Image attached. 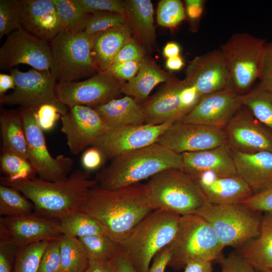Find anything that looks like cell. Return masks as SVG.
Here are the masks:
<instances>
[{"label":"cell","mask_w":272,"mask_h":272,"mask_svg":"<svg viewBox=\"0 0 272 272\" xmlns=\"http://www.w3.org/2000/svg\"><path fill=\"white\" fill-rule=\"evenodd\" d=\"M78 211L96 220L109 237L120 243L153 210L147 200L146 184L139 183L112 190L97 184Z\"/></svg>","instance_id":"obj_1"},{"label":"cell","mask_w":272,"mask_h":272,"mask_svg":"<svg viewBox=\"0 0 272 272\" xmlns=\"http://www.w3.org/2000/svg\"><path fill=\"white\" fill-rule=\"evenodd\" d=\"M1 184L14 188L33 204L34 213L46 218L58 220L78 210L88 191L97 184L89 172L76 169L62 180L49 181L35 177L10 180L1 177Z\"/></svg>","instance_id":"obj_2"},{"label":"cell","mask_w":272,"mask_h":272,"mask_svg":"<svg viewBox=\"0 0 272 272\" xmlns=\"http://www.w3.org/2000/svg\"><path fill=\"white\" fill-rule=\"evenodd\" d=\"M183 168L181 154L155 143L113 158L95 179L103 189H116L139 183L164 170Z\"/></svg>","instance_id":"obj_3"},{"label":"cell","mask_w":272,"mask_h":272,"mask_svg":"<svg viewBox=\"0 0 272 272\" xmlns=\"http://www.w3.org/2000/svg\"><path fill=\"white\" fill-rule=\"evenodd\" d=\"M180 216L153 210L119 243L137 272H147L155 256L169 245L177 233Z\"/></svg>","instance_id":"obj_4"},{"label":"cell","mask_w":272,"mask_h":272,"mask_svg":"<svg viewBox=\"0 0 272 272\" xmlns=\"http://www.w3.org/2000/svg\"><path fill=\"white\" fill-rule=\"evenodd\" d=\"M145 184L147 200L153 210L182 216L195 214L206 202L193 178L181 169L164 170Z\"/></svg>","instance_id":"obj_5"},{"label":"cell","mask_w":272,"mask_h":272,"mask_svg":"<svg viewBox=\"0 0 272 272\" xmlns=\"http://www.w3.org/2000/svg\"><path fill=\"white\" fill-rule=\"evenodd\" d=\"M168 266L175 270L192 261L218 260L224 249L211 225L195 214L180 216L177 233L169 245Z\"/></svg>","instance_id":"obj_6"},{"label":"cell","mask_w":272,"mask_h":272,"mask_svg":"<svg viewBox=\"0 0 272 272\" xmlns=\"http://www.w3.org/2000/svg\"><path fill=\"white\" fill-rule=\"evenodd\" d=\"M93 35L62 29L49 43L50 72L58 82H76L99 70L92 52Z\"/></svg>","instance_id":"obj_7"},{"label":"cell","mask_w":272,"mask_h":272,"mask_svg":"<svg viewBox=\"0 0 272 272\" xmlns=\"http://www.w3.org/2000/svg\"><path fill=\"white\" fill-rule=\"evenodd\" d=\"M242 203L214 205L206 202L195 214L207 221L221 244L236 248L257 237L262 217Z\"/></svg>","instance_id":"obj_8"},{"label":"cell","mask_w":272,"mask_h":272,"mask_svg":"<svg viewBox=\"0 0 272 272\" xmlns=\"http://www.w3.org/2000/svg\"><path fill=\"white\" fill-rule=\"evenodd\" d=\"M265 41L247 33H238L220 46L228 71L227 87L238 95L248 92L258 79Z\"/></svg>","instance_id":"obj_9"},{"label":"cell","mask_w":272,"mask_h":272,"mask_svg":"<svg viewBox=\"0 0 272 272\" xmlns=\"http://www.w3.org/2000/svg\"><path fill=\"white\" fill-rule=\"evenodd\" d=\"M26 138L28 161L39 178L49 181L66 179L71 173L73 160L63 154L53 157L50 154L43 130L37 125L33 110L20 107Z\"/></svg>","instance_id":"obj_10"},{"label":"cell","mask_w":272,"mask_h":272,"mask_svg":"<svg viewBox=\"0 0 272 272\" xmlns=\"http://www.w3.org/2000/svg\"><path fill=\"white\" fill-rule=\"evenodd\" d=\"M123 83L109 70L99 71L83 81L57 83L56 95L68 108L78 105L95 108L116 99L121 93Z\"/></svg>","instance_id":"obj_11"},{"label":"cell","mask_w":272,"mask_h":272,"mask_svg":"<svg viewBox=\"0 0 272 272\" xmlns=\"http://www.w3.org/2000/svg\"><path fill=\"white\" fill-rule=\"evenodd\" d=\"M10 73L15 80V88L0 97L1 104L35 109L45 104L60 102L56 95L57 83L50 71L32 68L23 72L14 68Z\"/></svg>","instance_id":"obj_12"},{"label":"cell","mask_w":272,"mask_h":272,"mask_svg":"<svg viewBox=\"0 0 272 272\" xmlns=\"http://www.w3.org/2000/svg\"><path fill=\"white\" fill-rule=\"evenodd\" d=\"M51 61L49 43L23 28L8 35L0 48V69L3 71H10L20 64L50 71Z\"/></svg>","instance_id":"obj_13"},{"label":"cell","mask_w":272,"mask_h":272,"mask_svg":"<svg viewBox=\"0 0 272 272\" xmlns=\"http://www.w3.org/2000/svg\"><path fill=\"white\" fill-rule=\"evenodd\" d=\"M172 124L144 123L106 129L92 146L99 149L105 160H111L122 154L157 143Z\"/></svg>","instance_id":"obj_14"},{"label":"cell","mask_w":272,"mask_h":272,"mask_svg":"<svg viewBox=\"0 0 272 272\" xmlns=\"http://www.w3.org/2000/svg\"><path fill=\"white\" fill-rule=\"evenodd\" d=\"M159 144L177 153L208 150L227 143L223 128L178 121L159 137Z\"/></svg>","instance_id":"obj_15"},{"label":"cell","mask_w":272,"mask_h":272,"mask_svg":"<svg viewBox=\"0 0 272 272\" xmlns=\"http://www.w3.org/2000/svg\"><path fill=\"white\" fill-rule=\"evenodd\" d=\"M232 151L253 154L272 152V131L241 106L224 128Z\"/></svg>","instance_id":"obj_16"},{"label":"cell","mask_w":272,"mask_h":272,"mask_svg":"<svg viewBox=\"0 0 272 272\" xmlns=\"http://www.w3.org/2000/svg\"><path fill=\"white\" fill-rule=\"evenodd\" d=\"M62 235L58 220L42 217L34 213L18 217L0 218V240H11L20 247L57 239Z\"/></svg>","instance_id":"obj_17"},{"label":"cell","mask_w":272,"mask_h":272,"mask_svg":"<svg viewBox=\"0 0 272 272\" xmlns=\"http://www.w3.org/2000/svg\"><path fill=\"white\" fill-rule=\"evenodd\" d=\"M185 81L171 76L165 86L142 105L146 123L161 124L181 120L192 109L184 98Z\"/></svg>","instance_id":"obj_18"},{"label":"cell","mask_w":272,"mask_h":272,"mask_svg":"<svg viewBox=\"0 0 272 272\" xmlns=\"http://www.w3.org/2000/svg\"><path fill=\"white\" fill-rule=\"evenodd\" d=\"M61 131L65 135L70 152L77 155L92 146L105 130L104 123L94 108L74 106L61 117Z\"/></svg>","instance_id":"obj_19"},{"label":"cell","mask_w":272,"mask_h":272,"mask_svg":"<svg viewBox=\"0 0 272 272\" xmlns=\"http://www.w3.org/2000/svg\"><path fill=\"white\" fill-rule=\"evenodd\" d=\"M241 106L239 95L226 87L202 96L179 121L224 128Z\"/></svg>","instance_id":"obj_20"},{"label":"cell","mask_w":272,"mask_h":272,"mask_svg":"<svg viewBox=\"0 0 272 272\" xmlns=\"http://www.w3.org/2000/svg\"><path fill=\"white\" fill-rule=\"evenodd\" d=\"M228 80L226 63L220 49L193 58L186 67L184 79L196 88L201 97L226 88Z\"/></svg>","instance_id":"obj_21"},{"label":"cell","mask_w":272,"mask_h":272,"mask_svg":"<svg viewBox=\"0 0 272 272\" xmlns=\"http://www.w3.org/2000/svg\"><path fill=\"white\" fill-rule=\"evenodd\" d=\"M189 174L197 184L208 203H239L253 194L249 186L239 175L223 177L208 172Z\"/></svg>","instance_id":"obj_22"},{"label":"cell","mask_w":272,"mask_h":272,"mask_svg":"<svg viewBox=\"0 0 272 272\" xmlns=\"http://www.w3.org/2000/svg\"><path fill=\"white\" fill-rule=\"evenodd\" d=\"M22 28L50 43L63 29L51 0H19Z\"/></svg>","instance_id":"obj_23"},{"label":"cell","mask_w":272,"mask_h":272,"mask_svg":"<svg viewBox=\"0 0 272 272\" xmlns=\"http://www.w3.org/2000/svg\"><path fill=\"white\" fill-rule=\"evenodd\" d=\"M183 164L182 170L190 174L211 173L217 176H238L232 151L227 144L214 148L181 154Z\"/></svg>","instance_id":"obj_24"},{"label":"cell","mask_w":272,"mask_h":272,"mask_svg":"<svg viewBox=\"0 0 272 272\" xmlns=\"http://www.w3.org/2000/svg\"><path fill=\"white\" fill-rule=\"evenodd\" d=\"M238 175L249 186L253 194L272 186V152L243 154L232 151Z\"/></svg>","instance_id":"obj_25"},{"label":"cell","mask_w":272,"mask_h":272,"mask_svg":"<svg viewBox=\"0 0 272 272\" xmlns=\"http://www.w3.org/2000/svg\"><path fill=\"white\" fill-rule=\"evenodd\" d=\"M236 252L257 272L272 269V213L262 217L259 234L237 248Z\"/></svg>","instance_id":"obj_26"},{"label":"cell","mask_w":272,"mask_h":272,"mask_svg":"<svg viewBox=\"0 0 272 272\" xmlns=\"http://www.w3.org/2000/svg\"><path fill=\"white\" fill-rule=\"evenodd\" d=\"M131 35L127 22L93 35V55L100 71L110 68L119 51L132 38Z\"/></svg>","instance_id":"obj_27"},{"label":"cell","mask_w":272,"mask_h":272,"mask_svg":"<svg viewBox=\"0 0 272 272\" xmlns=\"http://www.w3.org/2000/svg\"><path fill=\"white\" fill-rule=\"evenodd\" d=\"M93 108L101 118L105 130L146 123L142 105L127 96L113 99Z\"/></svg>","instance_id":"obj_28"},{"label":"cell","mask_w":272,"mask_h":272,"mask_svg":"<svg viewBox=\"0 0 272 272\" xmlns=\"http://www.w3.org/2000/svg\"><path fill=\"white\" fill-rule=\"evenodd\" d=\"M154 9L150 0L125 1V16L133 32L143 46L149 51L156 44Z\"/></svg>","instance_id":"obj_29"},{"label":"cell","mask_w":272,"mask_h":272,"mask_svg":"<svg viewBox=\"0 0 272 272\" xmlns=\"http://www.w3.org/2000/svg\"><path fill=\"white\" fill-rule=\"evenodd\" d=\"M171 76L161 70L154 62L144 58L135 76L123 83L121 93L138 102L146 100L152 90L159 84L168 82Z\"/></svg>","instance_id":"obj_30"},{"label":"cell","mask_w":272,"mask_h":272,"mask_svg":"<svg viewBox=\"0 0 272 272\" xmlns=\"http://www.w3.org/2000/svg\"><path fill=\"white\" fill-rule=\"evenodd\" d=\"M2 153H12L28 161L24 126L19 110L3 109L0 115Z\"/></svg>","instance_id":"obj_31"},{"label":"cell","mask_w":272,"mask_h":272,"mask_svg":"<svg viewBox=\"0 0 272 272\" xmlns=\"http://www.w3.org/2000/svg\"><path fill=\"white\" fill-rule=\"evenodd\" d=\"M241 105L246 107L261 123L272 131V92L259 84L239 95Z\"/></svg>","instance_id":"obj_32"},{"label":"cell","mask_w":272,"mask_h":272,"mask_svg":"<svg viewBox=\"0 0 272 272\" xmlns=\"http://www.w3.org/2000/svg\"><path fill=\"white\" fill-rule=\"evenodd\" d=\"M60 264L58 272H84L89 260L79 238L62 235L60 238Z\"/></svg>","instance_id":"obj_33"},{"label":"cell","mask_w":272,"mask_h":272,"mask_svg":"<svg viewBox=\"0 0 272 272\" xmlns=\"http://www.w3.org/2000/svg\"><path fill=\"white\" fill-rule=\"evenodd\" d=\"M58 221L63 235L78 238L107 235L103 227L96 220L78 210L63 216Z\"/></svg>","instance_id":"obj_34"},{"label":"cell","mask_w":272,"mask_h":272,"mask_svg":"<svg viewBox=\"0 0 272 272\" xmlns=\"http://www.w3.org/2000/svg\"><path fill=\"white\" fill-rule=\"evenodd\" d=\"M90 263L110 261L120 251V245L106 234L79 238Z\"/></svg>","instance_id":"obj_35"},{"label":"cell","mask_w":272,"mask_h":272,"mask_svg":"<svg viewBox=\"0 0 272 272\" xmlns=\"http://www.w3.org/2000/svg\"><path fill=\"white\" fill-rule=\"evenodd\" d=\"M33 203L16 189L0 184V215L14 218L31 214Z\"/></svg>","instance_id":"obj_36"},{"label":"cell","mask_w":272,"mask_h":272,"mask_svg":"<svg viewBox=\"0 0 272 272\" xmlns=\"http://www.w3.org/2000/svg\"><path fill=\"white\" fill-rule=\"evenodd\" d=\"M55 5L63 29L72 33L84 32L91 14L73 0H51Z\"/></svg>","instance_id":"obj_37"},{"label":"cell","mask_w":272,"mask_h":272,"mask_svg":"<svg viewBox=\"0 0 272 272\" xmlns=\"http://www.w3.org/2000/svg\"><path fill=\"white\" fill-rule=\"evenodd\" d=\"M48 242L44 240L21 247L17 254L13 272H38Z\"/></svg>","instance_id":"obj_38"},{"label":"cell","mask_w":272,"mask_h":272,"mask_svg":"<svg viewBox=\"0 0 272 272\" xmlns=\"http://www.w3.org/2000/svg\"><path fill=\"white\" fill-rule=\"evenodd\" d=\"M1 169L6 178L23 180L34 178L36 175L29 161L12 153H2Z\"/></svg>","instance_id":"obj_39"},{"label":"cell","mask_w":272,"mask_h":272,"mask_svg":"<svg viewBox=\"0 0 272 272\" xmlns=\"http://www.w3.org/2000/svg\"><path fill=\"white\" fill-rule=\"evenodd\" d=\"M21 28L19 0H0V39Z\"/></svg>","instance_id":"obj_40"},{"label":"cell","mask_w":272,"mask_h":272,"mask_svg":"<svg viewBox=\"0 0 272 272\" xmlns=\"http://www.w3.org/2000/svg\"><path fill=\"white\" fill-rule=\"evenodd\" d=\"M185 18V10L182 2L179 0H162L158 6L157 20L160 26L174 27Z\"/></svg>","instance_id":"obj_41"},{"label":"cell","mask_w":272,"mask_h":272,"mask_svg":"<svg viewBox=\"0 0 272 272\" xmlns=\"http://www.w3.org/2000/svg\"><path fill=\"white\" fill-rule=\"evenodd\" d=\"M33 110L36 122L43 131L51 130L57 121L69 111L68 107L61 102L45 104Z\"/></svg>","instance_id":"obj_42"},{"label":"cell","mask_w":272,"mask_h":272,"mask_svg":"<svg viewBox=\"0 0 272 272\" xmlns=\"http://www.w3.org/2000/svg\"><path fill=\"white\" fill-rule=\"evenodd\" d=\"M127 22L125 15L121 14L101 11L91 14L86 28V33L94 35Z\"/></svg>","instance_id":"obj_43"},{"label":"cell","mask_w":272,"mask_h":272,"mask_svg":"<svg viewBox=\"0 0 272 272\" xmlns=\"http://www.w3.org/2000/svg\"><path fill=\"white\" fill-rule=\"evenodd\" d=\"M87 12L107 11L125 15V2L120 0H73Z\"/></svg>","instance_id":"obj_44"},{"label":"cell","mask_w":272,"mask_h":272,"mask_svg":"<svg viewBox=\"0 0 272 272\" xmlns=\"http://www.w3.org/2000/svg\"><path fill=\"white\" fill-rule=\"evenodd\" d=\"M60 264V238L49 240L42 257L38 272H58Z\"/></svg>","instance_id":"obj_45"},{"label":"cell","mask_w":272,"mask_h":272,"mask_svg":"<svg viewBox=\"0 0 272 272\" xmlns=\"http://www.w3.org/2000/svg\"><path fill=\"white\" fill-rule=\"evenodd\" d=\"M258 79L261 87L272 92V41L264 45Z\"/></svg>","instance_id":"obj_46"},{"label":"cell","mask_w":272,"mask_h":272,"mask_svg":"<svg viewBox=\"0 0 272 272\" xmlns=\"http://www.w3.org/2000/svg\"><path fill=\"white\" fill-rule=\"evenodd\" d=\"M20 248L11 240H0V272H13Z\"/></svg>","instance_id":"obj_47"},{"label":"cell","mask_w":272,"mask_h":272,"mask_svg":"<svg viewBox=\"0 0 272 272\" xmlns=\"http://www.w3.org/2000/svg\"><path fill=\"white\" fill-rule=\"evenodd\" d=\"M242 203L253 211L272 213V186L252 194Z\"/></svg>","instance_id":"obj_48"},{"label":"cell","mask_w":272,"mask_h":272,"mask_svg":"<svg viewBox=\"0 0 272 272\" xmlns=\"http://www.w3.org/2000/svg\"><path fill=\"white\" fill-rule=\"evenodd\" d=\"M144 55L143 47L135 39L131 38L119 51L112 64L128 61H141L145 58Z\"/></svg>","instance_id":"obj_49"},{"label":"cell","mask_w":272,"mask_h":272,"mask_svg":"<svg viewBox=\"0 0 272 272\" xmlns=\"http://www.w3.org/2000/svg\"><path fill=\"white\" fill-rule=\"evenodd\" d=\"M218 261L221 267L226 268L229 272H256L247 262L242 259L236 251L227 256H221Z\"/></svg>","instance_id":"obj_50"},{"label":"cell","mask_w":272,"mask_h":272,"mask_svg":"<svg viewBox=\"0 0 272 272\" xmlns=\"http://www.w3.org/2000/svg\"><path fill=\"white\" fill-rule=\"evenodd\" d=\"M142 60L128 61L113 64L108 70L122 82H123V81H129L137 74Z\"/></svg>","instance_id":"obj_51"},{"label":"cell","mask_w":272,"mask_h":272,"mask_svg":"<svg viewBox=\"0 0 272 272\" xmlns=\"http://www.w3.org/2000/svg\"><path fill=\"white\" fill-rule=\"evenodd\" d=\"M105 160L102 152L94 146L86 149L81 158L82 166L85 170L89 172L100 168Z\"/></svg>","instance_id":"obj_52"},{"label":"cell","mask_w":272,"mask_h":272,"mask_svg":"<svg viewBox=\"0 0 272 272\" xmlns=\"http://www.w3.org/2000/svg\"><path fill=\"white\" fill-rule=\"evenodd\" d=\"M169 245L160 251L154 257L147 272H165L171 257Z\"/></svg>","instance_id":"obj_53"},{"label":"cell","mask_w":272,"mask_h":272,"mask_svg":"<svg viewBox=\"0 0 272 272\" xmlns=\"http://www.w3.org/2000/svg\"><path fill=\"white\" fill-rule=\"evenodd\" d=\"M109 262L112 272H137L121 249Z\"/></svg>","instance_id":"obj_54"},{"label":"cell","mask_w":272,"mask_h":272,"mask_svg":"<svg viewBox=\"0 0 272 272\" xmlns=\"http://www.w3.org/2000/svg\"><path fill=\"white\" fill-rule=\"evenodd\" d=\"M185 2L188 17L192 20L200 18L205 2L201 0H186Z\"/></svg>","instance_id":"obj_55"},{"label":"cell","mask_w":272,"mask_h":272,"mask_svg":"<svg viewBox=\"0 0 272 272\" xmlns=\"http://www.w3.org/2000/svg\"><path fill=\"white\" fill-rule=\"evenodd\" d=\"M183 272H212V261H192L187 263Z\"/></svg>","instance_id":"obj_56"},{"label":"cell","mask_w":272,"mask_h":272,"mask_svg":"<svg viewBox=\"0 0 272 272\" xmlns=\"http://www.w3.org/2000/svg\"><path fill=\"white\" fill-rule=\"evenodd\" d=\"M15 82L12 75L0 74V97L5 95L7 91L10 89L14 90Z\"/></svg>","instance_id":"obj_57"},{"label":"cell","mask_w":272,"mask_h":272,"mask_svg":"<svg viewBox=\"0 0 272 272\" xmlns=\"http://www.w3.org/2000/svg\"><path fill=\"white\" fill-rule=\"evenodd\" d=\"M84 272H112L110 262L90 263Z\"/></svg>","instance_id":"obj_58"},{"label":"cell","mask_w":272,"mask_h":272,"mask_svg":"<svg viewBox=\"0 0 272 272\" xmlns=\"http://www.w3.org/2000/svg\"><path fill=\"white\" fill-rule=\"evenodd\" d=\"M180 52V46L173 42L167 43L163 49V54L167 58L179 56Z\"/></svg>","instance_id":"obj_59"},{"label":"cell","mask_w":272,"mask_h":272,"mask_svg":"<svg viewBox=\"0 0 272 272\" xmlns=\"http://www.w3.org/2000/svg\"><path fill=\"white\" fill-rule=\"evenodd\" d=\"M183 65V60L180 55L168 58L166 62V67L170 71L180 70Z\"/></svg>","instance_id":"obj_60"},{"label":"cell","mask_w":272,"mask_h":272,"mask_svg":"<svg viewBox=\"0 0 272 272\" xmlns=\"http://www.w3.org/2000/svg\"><path fill=\"white\" fill-rule=\"evenodd\" d=\"M221 272H229L226 268L222 267V271Z\"/></svg>","instance_id":"obj_61"},{"label":"cell","mask_w":272,"mask_h":272,"mask_svg":"<svg viewBox=\"0 0 272 272\" xmlns=\"http://www.w3.org/2000/svg\"><path fill=\"white\" fill-rule=\"evenodd\" d=\"M271 272H272V269H271Z\"/></svg>","instance_id":"obj_62"},{"label":"cell","mask_w":272,"mask_h":272,"mask_svg":"<svg viewBox=\"0 0 272 272\" xmlns=\"http://www.w3.org/2000/svg\"><path fill=\"white\" fill-rule=\"evenodd\" d=\"M256 272H257V271H256ZM270 272H271V271H270Z\"/></svg>","instance_id":"obj_63"}]
</instances>
